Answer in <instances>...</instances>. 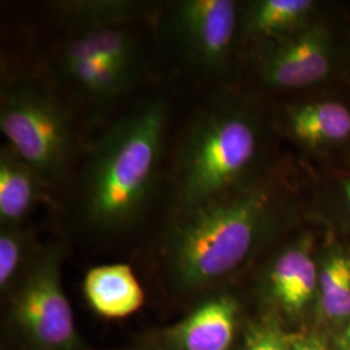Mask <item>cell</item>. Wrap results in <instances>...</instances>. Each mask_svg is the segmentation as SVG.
Wrapping results in <instances>:
<instances>
[{"instance_id": "obj_1", "label": "cell", "mask_w": 350, "mask_h": 350, "mask_svg": "<svg viewBox=\"0 0 350 350\" xmlns=\"http://www.w3.org/2000/svg\"><path fill=\"white\" fill-rule=\"evenodd\" d=\"M279 204L273 185L253 180L222 198L176 213L166 243L175 286L198 289L238 269L274 224Z\"/></svg>"}, {"instance_id": "obj_2", "label": "cell", "mask_w": 350, "mask_h": 350, "mask_svg": "<svg viewBox=\"0 0 350 350\" xmlns=\"http://www.w3.org/2000/svg\"><path fill=\"white\" fill-rule=\"evenodd\" d=\"M167 127V104L157 96L138 104L101 137L83 185L88 219L103 228L131 225L156 185Z\"/></svg>"}, {"instance_id": "obj_3", "label": "cell", "mask_w": 350, "mask_h": 350, "mask_svg": "<svg viewBox=\"0 0 350 350\" xmlns=\"http://www.w3.org/2000/svg\"><path fill=\"white\" fill-rule=\"evenodd\" d=\"M261 150L257 117L244 105L217 103L188 127L173 175L176 213L222 198L250 183Z\"/></svg>"}, {"instance_id": "obj_4", "label": "cell", "mask_w": 350, "mask_h": 350, "mask_svg": "<svg viewBox=\"0 0 350 350\" xmlns=\"http://www.w3.org/2000/svg\"><path fill=\"white\" fill-rule=\"evenodd\" d=\"M0 130L44 182L56 183L73 154L69 117L53 94L34 81H20L1 95Z\"/></svg>"}, {"instance_id": "obj_5", "label": "cell", "mask_w": 350, "mask_h": 350, "mask_svg": "<svg viewBox=\"0 0 350 350\" xmlns=\"http://www.w3.org/2000/svg\"><path fill=\"white\" fill-rule=\"evenodd\" d=\"M60 250L44 252L30 265L13 299V317L43 350H73L75 319L64 293Z\"/></svg>"}, {"instance_id": "obj_6", "label": "cell", "mask_w": 350, "mask_h": 350, "mask_svg": "<svg viewBox=\"0 0 350 350\" xmlns=\"http://www.w3.org/2000/svg\"><path fill=\"white\" fill-rule=\"evenodd\" d=\"M262 44L258 75L269 88H310L325 81L335 68V38L328 26L317 20L291 36Z\"/></svg>"}, {"instance_id": "obj_7", "label": "cell", "mask_w": 350, "mask_h": 350, "mask_svg": "<svg viewBox=\"0 0 350 350\" xmlns=\"http://www.w3.org/2000/svg\"><path fill=\"white\" fill-rule=\"evenodd\" d=\"M239 23L237 1L183 0L173 5L169 30L192 63L219 73L230 59Z\"/></svg>"}, {"instance_id": "obj_8", "label": "cell", "mask_w": 350, "mask_h": 350, "mask_svg": "<svg viewBox=\"0 0 350 350\" xmlns=\"http://www.w3.org/2000/svg\"><path fill=\"white\" fill-rule=\"evenodd\" d=\"M288 135L308 150L335 147L350 138V109L331 99L302 101L284 108Z\"/></svg>"}, {"instance_id": "obj_9", "label": "cell", "mask_w": 350, "mask_h": 350, "mask_svg": "<svg viewBox=\"0 0 350 350\" xmlns=\"http://www.w3.org/2000/svg\"><path fill=\"white\" fill-rule=\"evenodd\" d=\"M238 304L228 295L202 302L180 323L169 331L179 350H227L237 325Z\"/></svg>"}, {"instance_id": "obj_10", "label": "cell", "mask_w": 350, "mask_h": 350, "mask_svg": "<svg viewBox=\"0 0 350 350\" xmlns=\"http://www.w3.org/2000/svg\"><path fill=\"white\" fill-rule=\"evenodd\" d=\"M319 270L309 243L299 241L282 250L267 271V289L288 313H300L318 292Z\"/></svg>"}, {"instance_id": "obj_11", "label": "cell", "mask_w": 350, "mask_h": 350, "mask_svg": "<svg viewBox=\"0 0 350 350\" xmlns=\"http://www.w3.org/2000/svg\"><path fill=\"white\" fill-rule=\"evenodd\" d=\"M57 57L108 64L135 73L140 69L138 42L126 25L73 30Z\"/></svg>"}, {"instance_id": "obj_12", "label": "cell", "mask_w": 350, "mask_h": 350, "mask_svg": "<svg viewBox=\"0 0 350 350\" xmlns=\"http://www.w3.org/2000/svg\"><path fill=\"white\" fill-rule=\"evenodd\" d=\"M83 289L92 309L107 318H125L144 302L143 288L133 269L124 263L91 269Z\"/></svg>"}, {"instance_id": "obj_13", "label": "cell", "mask_w": 350, "mask_h": 350, "mask_svg": "<svg viewBox=\"0 0 350 350\" xmlns=\"http://www.w3.org/2000/svg\"><path fill=\"white\" fill-rule=\"evenodd\" d=\"M46 183L37 170L5 146L0 150V222L3 227L18 226L42 195Z\"/></svg>"}, {"instance_id": "obj_14", "label": "cell", "mask_w": 350, "mask_h": 350, "mask_svg": "<svg viewBox=\"0 0 350 350\" xmlns=\"http://www.w3.org/2000/svg\"><path fill=\"white\" fill-rule=\"evenodd\" d=\"M312 0H256L240 14L244 33L262 43L291 36L313 21Z\"/></svg>"}, {"instance_id": "obj_15", "label": "cell", "mask_w": 350, "mask_h": 350, "mask_svg": "<svg viewBox=\"0 0 350 350\" xmlns=\"http://www.w3.org/2000/svg\"><path fill=\"white\" fill-rule=\"evenodd\" d=\"M51 12L73 30L101 26L127 25L130 21L150 16L153 5L130 0H69L51 1Z\"/></svg>"}, {"instance_id": "obj_16", "label": "cell", "mask_w": 350, "mask_h": 350, "mask_svg": "<svg viewBox=\"0 0 350 350\" xmlns=\"http://www.w3.org/2000/svg\"><path fill=\"white\" fill-rule=\"evenodd\" d=\"M57 70L83 96L96 104H108L122 96L138 79L139 73L108 64L75 59H59Z\"/></svg>"}, {"instance_id": "obj_17", "label": "cell", "mask_w": 350, "mask_h": 350, "mask_svg": "<svg viewBox=\"0 0 350 350\" xmlns=\"http://www.w3.org/2000/svg\"><path fill=\"white\" fill-rule=\"evenodd\" d=\"M318 295L321 309L335 322L350 318V254L334 250L319 269Z\"/></svg>"}, {"instance_id": "obj_18", "label": "cell", "mask_w": 350, "mask_h": 350, "mask_svg": "<svg viewBox=\"0 0 350 350\" xmlns=\"http://www.w3.org/2000/svg\"><path fill=\"white\" fill-rule=\"evenodd\" d=\"M26 234L18 226L3 227L0 234V287H8L17 275L25 254Z\"/></svg>"}, {"instance_id": "obj_19", "label": "cell", "mask_w": 350, "mask_h": 350, "mask_svg": "<svg viewBox=\"0 0 350 350\" xmlns=\"http://www.w3.org/2000/svg\"><path fill=\"white\" fill-rule=\"evenodd\" d=\"M289 340L275 325L263 323L250 328L244 350H288Z\"/></svg>"}, {"instance_id": "obj_20", "label": "cell", "mask_w": 350, "mask_h": 350, "mask_svg": "<svg viewBox=\"0 0 350 350\" xmlns=\"http://www.w3.org/2000/svg\"><path fill=\"white\" fill-rule=\"evenodd\" d=\"M288 350H325L319 340L315 338H292L289 340Z\"/></svg>"}, {"instance_id": "obj_21", "label": "cell", "mask_w": 350, "mask_h": 350, "mask_svg": "<svg viewBox=\"0 0 350 350\" xmlns=\"http://www.w3.org/2000/svg\"><path fill=\"white\" fill-rule=\"evenodd\" d=\"M340 189H341V198L350 214V174L345 175L340 179Z\"/></svg>"}, {"instance_id": "obj_22", "label": "cell", "mask_w": 350, "mask_h": 350, "mask_svg": "<svg viewBox=\"0 0 350 350\" xmlns=\"http://www.w3.org/2000/svg\"><path fill=\"white\" fill-rule=\"evenodd\" d=\"M342 344H344V349L350 350V322L348 327H347V331L342 336Z\"/></svg>"}]
</instances>
